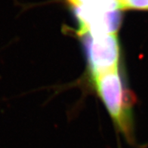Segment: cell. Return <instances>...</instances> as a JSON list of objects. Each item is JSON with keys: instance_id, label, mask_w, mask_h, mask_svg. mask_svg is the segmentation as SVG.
<instances>
[{"instance_id": "6da1fadb", "label": "cell", "mask_w": 148, "mask_h": 148, "mask_svg": "<svg viewBox=\"0 0 148 148\" xmlns=\"http://www.w3.org/2000/svg\"><path fill=\"white\" fill-rule=\"evenodd\" d=\"M94 86L113 120L130 143L134 142L132 96L124 87L118 69L92 78Z\"/></svg>"}, {"instance_id": "7a4b0ae2", "label": "cell", "mask_w": 148, "mask_h": 148, "mask_svg": "<svg viewBox=\"0 0 148 148\" xmlns=\"http://www.w3.org/2000/svg\"><path fill=\"white\" fill-rule=\"evenodd\" d=\"M81 37L92 78L118 69L120 45L116 34H85Z\"/></svg>"}, {"instance_id": "3957f363", "label": "cell", "mask_w": 148, "mask_h": 148, "mask_svg": "<svg viewBox=\"0 0 148 148\" xmlns=\"http://www.w3.org/2000/svg\"><path fill=\"white\" fill-rule=\"evenodd\" d=\"M79 23L77 34H116L122 23L121 10L110 12H95L79 5H70Z\"/></svg>"}, {"instance_id": "277c9868", "label": "cell", "mask_w": 148, "mask_h": 148, "mask_svg": "<svg viewBox=\"0 0 148 148\" xmlns=\"http://www.w3.org/2000/svg\"><path fill=\"white\" fill-rule=\"evenodd\" d=\"M69 5H79L95 12H110L122 9L120 0H66Z\"/></svg>"}, {"instance_id": "5b68a950", "label": "cell", "mask_w": 148, "mask_h": 148, "mask_svg": "<svg viewBox=\"0 0 148 148\" xmlns=\"http://www.w3.org/2000/svg\"><path fill=\"white\" fill-rule=\"evenodd\" d=\"M122 9L148 11V0H120Z\"/></svg>"}]
</instances>
